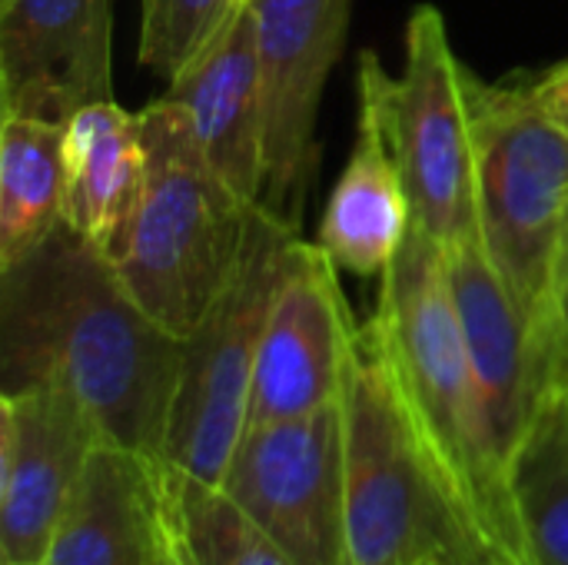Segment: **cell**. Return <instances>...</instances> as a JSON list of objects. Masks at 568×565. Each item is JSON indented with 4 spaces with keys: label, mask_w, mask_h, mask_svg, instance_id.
<instances>
[{
    "label": "cell",
    "mask_w": 568,
    "mask_h": 565,
    "mask_svg": "<svg viewBox=\"0 0 568 565\" xmlns=\"http://www.w3.org/2000/svg\"><path fill=\"white\" fill-rule=\"evenodd\" d=\"M183 340L123 286L113 260L67 220L0 270L3 393L67 390L103 443L163 463Z\"/></svg>",
    "instance_id": "1"
},
{
    "label": "cell",
    "mask_w": 568,
    "mask_h": 565,
    "mask_svg": "<svg viewBox=\"0 0 568 565\" xmlns=\"http://www.w3.org/2000/svg\"><path fill=\"white\" fill-rule=\"evenodd\" d=\"M379 280L369 326L433 483L483 563L532 565L519 496L489 450L443 243L413 223Z\"/></svg>",
    "instance_id": "2"
},
{
    "label": "cell",
    "mask_w": 568,
    "mask_h": 565,
    "mask_svg": "<svg viewBox=\"0 0 568 565\" xmlns=\"http://www.w3.org/2000/svg\"><path fill=\"white\" fill-rule=\"evenodd\" d=\"M140 130L146 176L113 266L133 300L186 340L230 283L256 206L213 170L170 97L140 110Z\"/></svg>",
    "instance_id": "3"
},
{
    "label": "cell",
    "mask_w": 568,
    "mask_h": 565,
    "mask_svg": "<svg viewBox=\"0 0 568 565\" xmlns=\"http://www.w3.org/2000/svg\"><path fill=\"white\" fill-rule=\"evenodd\" d=\"M469 97L479 240L556 366L552 296L568 240V130L536 100L529 77L509 83L473 77Z\"/></svg>",
    "instance_id": "4"
},
{
    "label": "cell",
    "mask_w": 568,
    "mask_h": 565,
    "mask_svg": "<svg viewBox=\"0 0 568 565\" xmlns=\"http://www.w3.org/2000/svg\"><path fill=\"white\" fill-rule=\"evenodd\" d=\"M346 565H486L456 526L413 440L389 363L356 326L346 383Z\"/></svg>",
    "instance_id": "5"
},
{
    "label": "cell",
    "mask_w": 568,
    "mask_h": 565,
    "mask_svg": "<svg viewBox=\"0 0 568 565\" xmlns=\"http://www.w3.org/2000/svg\"><path fill=\"white\" fill-rule=\"evenodd\" d=\"M296 246L300 226L260 203L250 216L246 243L230 283L183 340V366L163 446V463L170 470L223 486L250 426L263 326Z\"/></svg>",
    "instance_id": "6"
},
{
    "label": "cell",
    "mask_w": 568,
    "mask_h": 565,
    "mask_svg": "<svg viewBox=\"0 0 568 565\" xmlns=\"http://www.w3.org/2000/svg\"><path fill=\"white\" fill-rule=\"evenodd\" d=\"M473 73L449 43L446 20L423 3L406 23V63L393 77L376 53L359 57V93L373 100L399 163L413 223L453 246L479 236Z\"/></svg>",
    "instance_id": "7"
},
{
    "label": "cell",
    "mask_w": 568,
    "mask_h": 565,
    "mask_svg": "<svg viewBox=\"0 0 568 565\" xmlns=\"http://www.w3.org/2000/svg\"><path fill=\"white\" fill-rule=\"evenodd\" d=\"M223 490L300 565H346L343 396L310 416L250 423Z\"/></svg>",
    "instance_id": "8"
},
{
    "label": "cell",
    "mask_w": 568,
    "mask_h": 565,
    "mask_svg": "<svg viewBox=\"0 0 568 565\" xmlns=\"http://www.w3.org/2000/svg\"><path fill=\"white\" fill-rule=\"evenodd\" d=\"M443 250L469 346L489 450L499 473L516 490L519 470L552 406L559 376L532 326L516 310L493 260L486 256L483 240L469 236Z\"/></svg>",
    "instance_id": "9"
},
{
    "label": "cell",
    "mask_w": 568,
    "mask_h": 565,
    "mask_svg": "<svg viewBox=\"0 0 568 565\" xmlns=\"http://www.w3.org/2000/svg\"><path fill=\"white\" fill-rule=\"evenodd\" d=\"M266 100L263 203L300 226L316 176V120L343 53L353 0H250Z\"/></svg>",
    "instance_id": "10"
},
{
    "label": "cell",
    "mask_w": 568,
    "mask_h": 565,
    "mask_svg": "<svg viewBox=\"0 0 568 565\" xmlns=\"http://www.w3.org/2000/svg\"><path fill=\"white\" fill-rule=\"evenodd\" d=\"M336 270L320 243L300 240L263 326L250 423L296 420L339 403L356 326Z\"/></svg>",
    "instance_id": "11"
},
{
    "label": "cell",
    "mask_w": 568,
    "mask_h": 565,
    "mask_svg": "<svg viewBox=\"0 0 568 565\" xmlns=\"http://www.w3.org/2000/svg\"><path fill=\"white\" fill-rule=\"evenodd\" d=\"M103 443L90 413L60 386L0 396V553L3 565L47 559L63 506Z\"/></svg>",
    "instance_id": "12"
},
{
    "label": "cell",
    "mask_w": 568,
    "mask_h": 565,
    "mask_svg": "<svg viewBox=\"0 0 568 565\" xmlns=\"http://www.w3.org/2000/svg\"><path fill=\"white\" fill-rule=\"evenodd\" d=\"M113 100V0H0L3 117L67 123Z\"/></svg>",
    "instance_id": "13"
},
{
    "label": "cell",
    "mask_w": 568,
    "mask_h": 565,
    "mask_svg": "<svg viewBox=\"0 0 568 565\" xmlns=\"http://www.w3.org/2000/svg\"><path fill=\"white\" fill-rule=\"evenodd\" d=\"M193 137L226 186L250 206L266 193V100L250 0L223 23L213 43L166 83Z\"/></svg>",
    "instance_id": "14"
},
{
    "label": "cell",
    "mask_w": 568,
    "mask_h": 565,
    "mask_svg": "<svg viewBox=\"0 0 568 565\" xmlns=\"http://www.w3.org/2000/svg\"><path fill=\"white\" fill-rule=\"evenodd\" d=\"M166 463L100 443L57 523L43 565H153Z\"/></svg>",
    "instance_id": "15"
},
{
    "label": "cell",
    "mask_w": 568,
    "mask_h": 565,
    "mask_svg": "<svg viewBox=\"0 0 568 565\" xmlns=\"http://www.w3.org/2000/svg\"><path fill=\"white\" fill-rule=\"evenodd\" d=\"M413 226V203L369 97L359 93L356 143L320 223V246L353 276H383Z\"/></svg>",
    "instance_id": "16"
},
{
    "label": "cell",
    "mask_w": 568,
    "mask_h": 565,
    "mask_svg": "<svg viewBox=\"0 0 568 565\" xmlns=\"http://www.w3.org/2000/svg\"><path fill=\"white\" fill-rule=\"evenodd\" d=\"M67 223L110 260L120 253L146 176L140 113L90 103L63 123Z\"/></svg>",
    "instance_id": "17"
},
{
    "label": "cell",
    "mask_w": 568,
    "mask_h": 565,
    "mask_svg": "<svg viewBox=\"0 0 568 565\" xmlns=\"http://www.w3.org/2000/svg\"><path fill=\"white\" fill-rule=\"evenodd\" d=\"M67 220L63 123L3 117L0 130V270L33 253Z\"/></svg>",
    "instance_id": "18"
},
{
    "label": "cell",
    "mask_w": 568,
    "mask_h": 565,
    "mask_svg": "<svg viewBox=\"0 0 568 565\" xmlns=\"http://www.w3.org/2000/svg\"><path fill=\"white\" fill-rule=\"evenodd\" d=\"M166 496L196 565H300L223 486L166 466Z\"/></svg>",
    "instance_id": "19"
},
{
    "label": "cell",
    "mask_w": 568,
    "mask_h": 565,
    "mask_svg": "<svg viewBox=\"0 0 568 565\" xmlns=\"http://www.w3.org/2000/svg\"><path fill=\"white\" fill-rule=\"evenodd\" d=\"M140 63L176 80L246 0H140Z\"/></svg>",
    "instance_id": "20"
},
{
    "label": "cell",
    "mask_w": 568,
    "mask_h": 565,
    "mask_svg": "<svg viewBox=\"0 0 568 565\" xmlns=\"http://www.w3.org/2000/svg\"><path fill=\"white\" fill-rule=\"evenodd\" d=\"M532 565H568V463H526L516 480Z\"/></svg>",
    "instance_id": "21"
},
{
    "label": "cell",
    "mask_w": 568,
    "mask_h": 565,
    "mask_svg": "<svg viewBox=\"0 0 568 565\" xmlns=\"http://www.w3.org/2000/svg\"><path fill=\"white\" fill-rule=\"evenodd\" d=\"M526 463H568V373L552 396V406L546 413V423H542Z\"/></svg>",
    "instance_id": "22"
},
{
    "label": "cell",
    "mask_w": 568,
    "mask_h": 565,
    "mask_svg": "<svg viewBox=\"0 0 568 565\" xmlns=\"http://www.w3.org/2000/svg\"><path fill=\"white\" fill-rule=\"evenodd\" d=\"M552 350H556V366H559V383L568 373V240L556 276V296H552Z\"/></svg>",
    "instance_id": "23"
},
{
    "label": "cell",
    "mask_w": 568,
    "mask_h": 565,
    "mask_svg": "<svg viewBox=\"0 0 568 565\" xmlns=\"http://www.w3.org/2000/svg\"><path fill=\"white\" fill-rule=\"evenodd\" d=\"M529 87H532L536 100L568 130V63H559L546 73L529 77Z\"/></svg>",
    "instance_id": "24"
},
{
    "label": "cell",
    "mask_w": 568,
    "mask_h": 565,
    "mask_svg": "<svg viewBox=\"0 0 568 565\" xmlns=\"http://www.w3.org/2000/svg\"><path fill=\"white\" fill-rule=\"evenodd\" d=\"M153 565H196L176 519H173V506L170 496L163 503V526H160V539H156V553H153Z\"/></svg>",
    "instance_id": "25"
},
{
    "label": "cell",
    "mask_w": 568,
    "mask_h": 565,
    "mask_svg": "<svg viewBox=\"0 0 568 565\" xmlns=\"http://www.w3.org/2000/svg\"><path fill=\"white\" fill-rule=\"evenodd\" d=\"M419 565H453V563H443V559H429V563H419Z\"/></svg>",
    "instance_id": "26"
},
{
    "label": "cell",
    "mask_w": 568,
    "mask_h": 565,
    "mask_svg": "<svg viewBox=\"0 0 568 565\" xmlns=\"http://www.w3.org/2000/svg\"><path fill=\"white\" fill-rule=\"evenodd\" d=\"M37 565H43V563H37Z\"/></svg>",
    "instance_id": "27"
}]
</instances>
